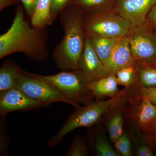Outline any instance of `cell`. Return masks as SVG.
I'll use <instances>...</instances> for the list:
<instances>
[{"label": "cell", "mask_w": 156, "mask_h": 156, "mask_svg": "<svg viewBox=\"0 0 156 156\" xmlns=\"http://www.w3.org/2000/svg\"><path fill=\"white\" fill-rule=\"evenodd\" d=\"M51 2L52 0H38L35 11L31 18L32 26L44 28L53 23L56 18L50 11Z\"/></svg>", "instance_id": "cell-14"}, {"label": "cell", "mask_w": 156, "mask_h": 156, "mask_svg": "<svg viewBox=\"0 0 156 156\" xmlns=\"http://www.w3.org/2000/svg\"><path fill=\"white\" fill-rule=\"evenodd\" d=\"M78 69L80 70L89 83L103 76V64L87 37Z\"/></svg>", "instance_id": "cell-11"}, {"label": "cell", "mask_w": 156, "mask_h": 156, "mask_svg": "<svg viewBox=\"0 0 156 156\" xmlns=\"http://www.w3.org/2000/svg\"><path fill=\"white\" fill-rule=\"evenodd\" d=\"M134 66L139 80V87H156V62L134 61Z\"/></svg>", "instance_id": "cell-17"}, {"label": "cell", "mask_w": 156, "mask_h": 156, "mask_svg": "<svg viewBox=\"0 0 156 156\" xmlns=\"http://www.w3.org/2000/svg\"><path fill=\"white\" fill-rule=\"evenodd\" d=\"M24 74L45 81L55 87L62 95L80 107L93 102L94 97L89 83L80 70H63L56 74L45 76L22 70Z\"/></svg>", "instance_id": "cell-4"}, {"label": "cell", "mask_w": 156, "mask_h": 156, "mask_svg": "<svg viewBox=\"0 0 156 156\" xmlns=\"http://www.w3.org/2000/svg\"><path fill=\"white\" fill-rule=\"evenodd\" d=\"M127 91L107 100H96L89 104L76 108L69 115L62 128L48 140V144L55 147L60 144L65 136L76 128H90L96 125L104 115L122 105L128 98Z\"/></svg>", "instance_id": "cell-3"}, {"label": "cell", "mask_w": 156, "mask_h": 156, "mask_svg": "<svg viewBox=\"0 0 156 156\" xmlns=\"http://www.w3.org/2000/svg\"><path fill=\"white\" fill-rule=\"evenodd\" d=\"M119 85L130 88L139 85V80L134 64L120 69L115 74Z\"/></svg>", "instance_id": "cell-20"}, {"label": "cell", "mask_w": 156, "mask_h": 156, "mask_svg": "<svg viewBox=\"0 0 156 156\" xmlns=\"http://www.w3.org/2000/svg\"><path fill=\"white\" fill-rule=\"evenodd\" d=\"M86 37L89 39L90 44L103 65L108 59L116 44L121 38L92 36H86Z\"/></svg>", "instance_id": "cell-15"}, {"label": "cell", "mask_w": 156, "mask_h": 156, "mask_svg": "<svg viewBox=\"0 0 156 156\" xmlns=\"http://www.w3.org/2000/svg\"><path fill=\"white\" fill-rule=\"evenodd\" d=\"M137 98L146 97L156 105V87L146 88L140 87L137 92Z\"/></svg>", "instance_id": "cell-26"}, {"label": "cell", "mask_w": 156, "mask_h": 156, "mask_svg": "<svg viewBox=\"0 0 156 156\" xmlns=\"http://www.w3.org/2000/svg\"><path fill=\"white\" fill-rule=\"evenodd\" d=\"M91 143L96 155L99 156H119L108 140L105 134L99 131L91 132Z\"/></svg>", "instance_id": "cell-18"}, {"label": "cell", "mask_w": 156, "mask_h": 156, "mask_svg": "<svg viewBox=\"0 0 156 156\" xmlns=\"http://www.w3.org/2000/svg\"><path fill=\"white\" fill-rule=\"evenodd\" d=\"M83 18V9L76 6H68L60 13L64 36L53 53V59L59 69H79L86 40Z\"/></svg>", "instance_id": "cell-2"}, {"label": "cell", "mask_w": 156, "mask_h": 156, "mask_svg": "<svg viewBox=\"0 0 156 156\" xmlns=\"http://www.w3.org/2000/svg\"><path fill=\"white\" fill-rule=\"evenodd\" d=\"M147 22L152 25H156V2L148 15Z\"/></svg>", "instance_id": "cell-30"}, {"label": "cell", "mask_w": 156, "mask_h": 156, "mask_svg": "<svg viewBox=\"0 0 156 156\" xmlns=\"http://www.w3.org/2000/svg\"><path fill=\"white\" fill-rule=\"evenodd\" d=\"M108 130L109 137L111 141L113 143L124 134L123 117L122 114L120 113L116 114L112 117L109 122Z\"/></svg>", "instance_id": "cell-22"}, {"label": "cell", "mask_w": 156, "mask_h": 156, "mask_svg": "<svg viewBox=\"0 0 156 156\" xmlns=\"http://www.w3.org/2000/svg\"><path fill=\"white\" fill-rule=\"evenodd\" d=\"M152 26L153 27L154 29L155 30H156V25H154V26L152 25Z\"/></svg>", "instance_id": "cell-33"}, {"label": "cell", "mask_w": 156, "mask_h": 156, "mask_svg": "<svg viewBox=\"0 0 156 156\" xmlns=\"http://www.w3.org/2000/svg\"><path fill=\"white\" fill-rule=\"evenodd\" d=\"M46 106L31 99L15 87L0 93L1 118H5L12 112L30 110Z\"/></svg>", "instance_id": "cell-8"}, {"label": "cell", "mask_w": 156, "mask_h": 156, "mask_svg": "<svg viewBox=\"0 0 156 156\" xmlns=\"http://www.w3.org/2000/svg\"><path fill=\"white\" fill-rule=\"evenodd\" d=\"M153 129H156V117L153 122L151 124L147 130H153Z\"/></svg>", "instance_id": "cell-32"}, {"label": "cell", "mask_w": 156, "mask_h": 156, "mask_svg": "<svg viewBox=\"0 0 156 156\" xmlns=\"http://www.w3.org/2000/svg\"><path fill=\"white\" fill-rule=\"evenodd\" d=\"M155 31H156V30H155Z\"/></svg>", "instance_id": "cell-34"}, {"label": "cell", "mask_w": 156, "mask_h": 156, "mask_svg": "<svg viewBox=\"0 0 156 156\" xmlns=\"http://www.w3.org/2000/svg\"><path fill=\"white\" fill-rule=\"evenodd\" d=\"M137 98L141 99V101L136 112V122L139 128L144 132L156 118V105L147 98Z\"/></svg>", "instance_id": "cell-16"}, {"label": "cell", "mask_w": 156, "mask_h": 156, "mask_svg": "<svg viewBox=\"0 0 156 156\" xmlns=\"http://www.w3.org/2000/svg\"><path fill=\"white\" fill-rule=\"evenodd\" d=\"M134 61L156 62V32L148 22L132 27L127 35Z\"/></svg>", "instance_id": "cell-7"}, {"label": "cell", "mask_w": 156, "mask_h": 156, "mask_svg": "<svg viewBox=\"0 0 156 156\" xmlns=\"http://www.w3.org/2000/svg\"><path fill=\"white\" fill-rule=\"evenodd\" d=\"M10 144L9 132L7 128L5 118L0 120V155L7 156L9 154Z\"/></svg>", "instance_id": "cell-23"}, {"label": "cell", "mask_w": 156, "mask_h": 156, "mask_svg": "<svg viewBox=\"0 0 156 156\" xmlns=\"http://www.w3.org/2000/svg\"><path fill=\"white\" fill-rule=\"evenodd\" d=\"M156 0H117L115 10L132 27L147 22Z\"/></svg>", "instance_id": "cell-9"}, {"label": "cell", "mask_w": 156, "mask_h": 156, "mask_svg": "<svg viewBox=\"0 0 156 156\" xmlns=\"http://www.w3.org/2000/svg\"><path fill=\"white\" fill-rule=\"evenodd\" d=\"M118 86L115 74L104 77L89 83V88L96 100L106 96L112 98L122 94L123 91H120Z\"/></svg>", "instance_id": "cell-12"}, {"label": "cell", "mask_w": 156, "mask_h": 156, "mask_svg": "<svg viewBox=\"0 0 156 156\" xmlns=\"http://www.w3.org/2000/svg\"><path fill=\"white\" fill-rule=\"evenodd\" d=\"M18 0H0V10L2 11L9 6L15 5Z\"/></svg>", "instance_id": "cell-31"}, {"label": "cell", "mask_w": 156, "mask_h": 156, "mask_svg": "<svg viewBox=\"0 0 156 156\" xmlns=\"http://www.w3.org/2000/svg\"><path fill=\"white\" fill-rule=\"evenodd\" d=\"M134 64L127 35L118 41L107 61L104 64L103 77L115 74L119 70Z\"/></svg>", "instance_id": "cell-10"}, {"label": "cell", "mask_w": 156, "mask_h": 156, "mask_svg": "<svg viewBox=\"0 0 156 156\" xmlns=\"http://www.w3.org/2000/svg\"><path fill=\"white\" fill-rule=\"evenodd\" d=\"M136 156H153V151L149 144H143L137 147L136 151Z\"/></svg>", "instance_id": "cell-29"}, {"label": "cell", "mask_w": 156, "mask_h": 156, "mask_svg": "<svg viewBox=\"0 0 156 156\" xmlns=\"http://www.w3.org/2000/svg\"><path fill=\"white\" fill-rule=\"evenodd\" d=\"M65 156H87L89 149L86 139L82 136H75L66 151Z\"/></svg>", "instance_id": "cell-21"}, {"label": "cell", "mask_w": 156, "mask_h": 156, "mask_svg": "<svg viewBox=\"0 0 156 156\" xmlns=\"http://www.w3.org/2000/svg\"><path fill=\"white\" fill-rule=\"evenodd\" d=\"M14 87L31 99L47 106L54 102H61L76 108H80L50 84L22 73L17 78Z\"/></svg>", "instance_id": "cell-6"}, {"label": "cell", "mask_w": 156, "mask_h": 156, "mask_svg": "<svg viewBox=\"0 0 156 156\" xmlns=\"http://www.w3.org/2000/svg\"><path fill=\"white\" fill-rule=\"evenodd\" d=\"M115 148L119 155L131 156L132 155L131 141L126 134H123L114 142Z\"/></svg>", "instance_id": "cell-24"}, {"label": "cell", "mask_w": 156, "mask_h": 156, "mask_svg": "<svg viewBox=\"0 0 156 156\" xmlns=\"http://www.w3.org/2000/svg\"><path fill=\"white\" fill-rule=\"evenodd\" d=\"M117 0H71L69 5L77 6L84 13H92L114 9Z\"/></svg>", "instance_id": "cell-19"}, {"label": "cell", "mask_w": 156, "mask_h": 156, "mask_svg": "<svg viewBox=\"0 0 156 156\" xmlns=\"http://www.w3.org/2000/svg\"><path fill=\"white\" fill-rule=\"evenodd\" d=\"M22 71L13 62L5 61L0 69V93L14 87L17 78L22 74Z\"/></svg>", "instance_id": "cell-13"}, {"label": "cell", "mask_w": 156, "mask_h": 156, "mask_svg": "<svg viewBox=\"0 0 156 156\" xmlns=\"http://www.w3.org/2000/svg\"><path fill=\"white\" fill-rule=\"evenodd\" d=\"M71 0H52L50 11L55 18L69 5Z\"/></svg>", "instance_id": "cell-25"}, {"label": "cell", "mask_w": 156, "mask_h": 156, "mask_svg": "<svg viewBox=\"0 0 156 156\" xmlns=\"http://www.w3.org/2000/svg\"><path fill=\"white\" fill-rule=\"evenodd\" d=\"M83 27L87 36L121 38L128 35L132 26L112 9L84 12Z\"/></svg>", "instance_id": "cell-5"}, {"label": "cell", "mask_w": 156, "mask_h": 156, "mask_svg": "<svg viewBox=\"0 0 156 156\" xmlns=\"http://www.w3.org/2000/svg\"><path fill=\"white\" fill-rule=\"evenodd\" d=\"M144 134L146 141L156 153V129L147 130Z\"/></svg>", "instance_id": "cell-27"}, {"label": "cell", "mask_w": 156, "mask_h": 156, "mask_svg": "<svg viewBox=\"0 0 156 156\" xmlns=\"http://www.w3.org/2000/svg\"><path fill=\"white\" fill-rule=\"evenodd\" d=\"M45 29L30 26L25 19L22 6L20 5L15 10L11 26L0 36V58L21 53L33 60L45 61L48 56Z\"/></svg>", "instance_id": "cell-1"}, {"label": "cell", "mask_w": 156, "mask_h": 156, "mask_svg": "<svg viewBox=\"0 0 156 156\" xmlns=\"http://www.w3.org/2000/svg\"><path fill=\"white\" fill-rule=\"evenodd\" d=\"M21 2L27 14L31 18L35 11L38 0H18Z\"/></svg>", "instance_id": "cell-28"}]
</instances>
